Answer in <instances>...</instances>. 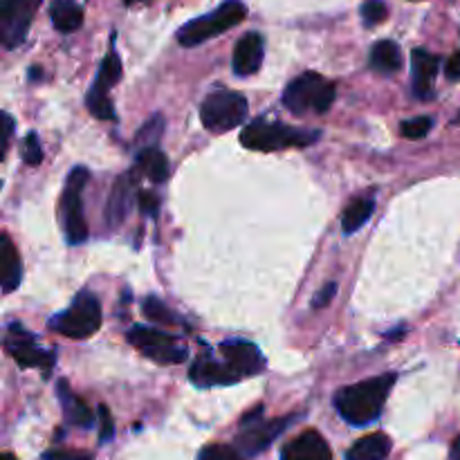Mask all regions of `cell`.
<instances>
[{"label":"cell","instance_id":"cell-1","mask_svg":"<svg viewBox=\"0 0 460 460\" xmlns=\"http://www.w3.org/2000/svg\"><path fill=\"white\" fill-rule=\"evenodd\" d=\"M395 382H398L395 373H385V376L344 386L335 394L337 413L353 427L371 425L382 416V409Z\"/></svg>","mask_w":460,"mask_h":460},{"label":"cell","instance_id":"cell-2","mask_svg":"<svg viewBox=\"0 0 460 460\" xmlns=\"http://www.w3.org/2000/svg\"><path fill=\"white\" fill-rule=\"evenodd\" d=\"M335 84L319 72H304L290 81L283 93V106L296 117L323 115L335 102Z\"/></svg>","mask_w":460,"mask_h":460},{"label":"cell","instance_id":"cell-3","mask_svg":"<svg viewBox=\"0 0 460 460\" xmlns=\"http://www.w3.org/2000/svg\"><path fill=\"white\" fill-rule=\"evenodd\" d=\"M319 139V130L292 128L279 121H252L243 128L241 144L250 151H286V148H301L314 144Z\"/></svg>","mask_w":460,"mask_h":460},{"label":"cell","instance_id":"cell-4","mask_svg":"<svg viewBox=\"0 0 460 460\" xmlns=\"http://www.w3.org/2000/svg\"><path fill=\"white\" fill-rule=\"evenodd\" d=\"M247 16V7L241 0H225L220 7H216L214 12L205 13L200 18H193V21L184 22L178 30V43L184 48H193V45H200L205 40L214 39V36L225 34L232 27L241 25Z\"/></svg>","mask_w":460,"mask_h":460},{"label":"cell","instance_id":"cell-5","mask_svg":"<svg viewBox=\"0 0 460 460\" xmlns=\"http://www.w3.org/2000/svg\"><path fill=\"white\" fill-rule=\"evenodd\" d=\"M247 99L236 90L218 88L200 103V119L209 133H227L247 119Z\"/></svg>","mask_w":460,"mask_h":460},{"label":"cell","instance_id":"cell-6","mask_svg":"<svg viewBox=\"0 0 460 460\" xmlns=\"http://www.w3.org/2000/svg\"><path fill=\"white\" fill-rule=\"evenodd\" d=\"M49 328L67 340H88L102 328V305L93 292H79L66 313L52 317Z\"/></svg>","mask_w":460,"mask_h":460},{"label":"cell","instance_id":"cell-7","mask_svg":"<svg viewBox=\"0 0 460 460\" xmlns=\"http://www.w3.org/2000/svg\"><path fill=\"white\" fill-rule=\"evenodd\" d=\"M88 180V169L85 166H75L70 175H67L66 189H63L61 223L63 232H66V241L70 245H81V243L88 241V223H85L84 200H81V193H84Z\"/></svg>","mask_w":460,"mask_h":460},{"label":"cell","instance_id":"cell-8","mask_svg":"<svg viewBox=\"0 0 460 460\" xmlns=\"http://www.w3.org/2000/svg\"><path fill=\"white\" fill-rule=\"evenodd\" d=\"M126 340L133 349H137L144 358L153 359L162 367H173V364H182L187 359L189 350L187 346L180 344L178 337L166 335V332L157 331V328L148 326H133L126 332Z\"/></svg>","mask_w":460,"mask_h":460},{"label":"cell","instance_id":"cell-9","mask_svg":"<svg viewBox=\"0 0 460 460\" xmlns=\"http://www.w3.org/2000/svg\"><path fill=\"white\" fill-rule=\"evenodd\" d=\"M261 413H263V407L254 409L252 413H247L243 418L241 436L236 440V447L241 449L245 456H259L261 452L270 447L292 422L296 420L295 416L288 418H274V420H261Z\"/></svg>","mask_w":460,"mask_h":460},{"label":"cell","instance_id":"cell-10","mask_svg":"<svg viewBox=\"0 0 460 460\" xmlns=\"http://www.w3.org/2000/svg\"><path fill=\"white\" fill-rule=\"evenodd\" d=\"M4 350L21 368H43L45 376L52 371L54 362H57L54 350H45L43 346H39L34 335H30L16 322L9 323L7 335H4Z\"/></svg>","mask_w":460,"mask_h":460},{"label":"cell","instance_id":"cell-11","mask_svg":"<svg viewBox=\"0 0 460 460\" xmlns=\"http://www.w3.org/2000/svg\"><path fill=\"white\" fill-rule=\"evenodd\" d=\"M119 79H121V58L115 49H111V52L103 57L102 67H99L97 72V79H94L93 88L88 90V97H85V106H88V111L93 112L94 117H99V119L103 121L117 119L115 106H112L108 93H111V88Z\"/></svg>","mask_w":460,"mask_h":460},{"label":"cell","instance_id":"cell-12","mask_svg":"<svg viewBox=\"0 0 460 460\" xmlns=\"http://www.w3.org/2000/svg\"><path fill=\"white\" fill-rule=\"evenodd\" d=\"M40 0H3L0 4V40L7 49L18 48L27 39Z\"/></svg>","mask_w":460,"mask_h":460},{"label":"cell","instance_id":"cell-13","mask_svg":"<svg viewBox=\"0 0 460 460\" xmlns=\"http://www.w3.org/2000/svg\"><path fill=\"white\" fill-rule=\"evenodd\" d=\"M223 359L238 373L241 377L259 376L265 371V358L252 341L245 340H227L220 344Z\"/></svg>","mask_w":460,"mask_h":460},{"label":"cell","instance_id":"cell-14","mask_svg":"<svg viewBox=\"0 0 460 460\" xmlns=\"http://www.w3.org/2000/svg\"><path fill=\"white\" fill-rule=\"evenodd\" d=\"M189 380L196 385L198 389H211V386H229L241 382L243 377L229 367L227 362H218V359L209 358V355H200L193 362L191 371H189Z\"/></svg>","mask_w":460,"mask_h":460},{"label":"cell","instance_id":"cell-15","mask_svg":"<svg viewBox=\"0 0 460 460\" xmlns=\"http://www.w3.org/2000/svg\"><path fill=\"white\" fill-rule=\"evenodd\" d=\"M135 191H137V169L128 171V173H121L115 180L111 189V196L106 202V223L111 229H117L124 223L126 214L130 209V202H133Z\"/></svg>","mask_w":460,"mask_h":460},{"label":"cell","instance_id":"cell-16","mask_svg":"<svg viewBox=\"0 0 460 460\" xmlns=\"http://www.w3.org/2000/svg\"><path fill=\"white\" fill-rule=\"evenodd\" d=\"M281 460H332V452L317 429H305L281 449Z\"/></svg>","mask_w":460,"mask_h":460},{"label":"cell","instance_id":"cell-17","mask_svg":"<svg viewBox=\"0 0 460 460\" xmlns=\"http://www.w3.org/2000/svg\"><path fill=\"white\" fill-rule=\"evenodd\" d=\"M265 57V40L263 36L250 31L243 36L234 48L232 67L238 76H252L261 70Z\"/></svg>","mask_w":460,"mask_h":460},{"label":"cell","instance_id":"cell-18","mask_svg":"<svg viewBox=\"0 0 460 460\" xmlns=\"http://www.w3.org/2000/svg\"><path fill=\"white\" fill-rule=\"evenodd\" d=\"M411 81H413V94L418 99H431L434 97V84H436V75H438L440 67V58L436 54L427 52V49L418 48L413 49L411 54Z\"/></svg>","mask_w":460,"mask_h":460},{"label":"cell","instance_id":"cell-19","mask_svg":"<svg viewBox=\"0 0 460 460\" xmlns=\"http://www.w3.org/2000/svg\"><path fill=\"white\" fill-rule=\"evenodd\" d=\"M22 281V265L21 256H18L16 245L12 243V238L7 234L0 236V283H3V292L16 290Z\"/></svg>","mask_w":460,"mask_h":460},{"label":"cell","instance_id":"cell-20","mask_svg":"<svg viewBox=\"0 0 460 460\" xmlns=\"http://www.w3.org/2000/svg\"><path fill=\"white\" fill-rule=\"evenodd\" d=\"M57 389H58V400H61V407H63V418H66L67 425L81 427V429H90V427L94 425L93 409H90L79 395L72 394L66 380L58 382Z\"/></svg>","mask_w":460,"mask_h":460},{"label":"cell","instance_id":"cell-21","mask_svg":"<svg viewBox=\"0 0 460 460\" xmlns=\"http://www.w3.org/2000/svg\"><path fill=\"white\" fill-rule=\"evenodd\" d=\"M391 438L382 431L377 434H368L364 438H359L358 443H353V447L346 452V460H386L391 454Z\"/></svg>","mask_w":460,"mask_h":460},{"label":"cell","instance_id":"cell-22","mask_svg":"<svg viewBox=\"0 0 460 460\" xmlns=\"http://www.w3.org/2000/svg\"><path fill=\"white\" fill-rule=\"evenodd\" d=\"M49 16L61 34H70L84 25V9L75 0H54L49 7Z\"/></svg>","mask_w":460,"mask_h":460},{"label":"cell","instance_id":"cell-23","mask_svg":"<svg viewBox=\"0 0 460 460\" xmlns=\"http://www.w3.org/2000/svg\"><path fill=\"white\" fill-rule=\"evenodd\" d=\"M137 171H142L151 182H166L171 173L169 160H166L164 153L157 146L144 148V151L137 153Z\"/></svg>","mask_w":460,"mask_h":460},{"label":"cell","instance_id":"cell-24","mask_svg":"<svg viewBox=\"0 0 460 460\" xmlns=\"http://www.w3.org/2000/svg\"><path fill=\"white\" fill-rule=\"evenodd\" d=\"M371 67L382 75H394L402 67V52L394 40H377L371 49Z\"/></svg>","mask_w":460,"mask_h":460},{"label":"cell","instance_id":"cell-25","mask_svg":"<svg viewBox=\"0 0 460 460\" xmlns=\"http://www.w3.org/2000/svg\"><path fill=\"white\" fill-rule=\"evenodd\" d=\"M373 209H376V200H373V198H358V200L350 202L344 209V216H341V227H344V232H358V229L362 227V225H367V220L371 218Z\"/></svg>","mask_w":460,"mask_h":460},{"label":"cell","instance_id":"cell-26","mask_svg":"<svg viewBox=\"0 0 460 460\" xmlns=\"http://www.w3.org/2000/svg\"><path fill=\"white\" fill-rule=\"evenodd\" d=\"M164 133V117L153 115L151 119L144 121V126L139 128V133L135 135V146H137V153L144 151V148H153L157 144V139Z\"/></svg>","mask_w":460,"mask_h":460},{"label":"cell","instance_id":"cell-27","mask_svg":"<svg viewBox=\"0 0 460 460\" xmlns=\"http://www.w3.org/2000/svg\"><path fill=\"white\" fill-rule=\"evenodd\" d=\"M198 460H245V454H243L238 447H234V445L211 443L200 449Z\"/></svg>","mask_w":460,"mask_h":460},{"label":"cell","instance_id":"cell-28","mask_svg":"<svg viewBox=\"0 0 460 460\" xmlns=\"http://www.w3.org/2000/svg\"><path fill=\"white\" fill-rule=\"evenodd\" d=\"M142 310H144V314H146V319H151V322L166 323V326L175 323V314L171 313L169 305H166L164 301L155 299V296H148V299L144 301Z\"/></svg>","mask_w":460,"mask_h":460},{"label":"cell","instance_id":"cell-29","mask_svg":"<svg viewBox=\"0 0 460 460\" xmlns=\"http://www.w3.org/2000/svg\"><path fill=\"white\" fill-rule=\"evenodd\" d=\"M362 21L367 27H376L380 25V22L386 21V16H389V9H386V3L385 0H367V3L362 4Z\"/></svg>","mask_w":460,"mask_h":460},{"label":"cell","instance_id":"cell-30","mask_svg":"<svg viewBox=\"0 0 460 460\" xmlns=\"http://www.w3.org/2000/svg\"><path fill=\"white\" fill-rule=\"evenodd\" d=\"M434 126V119L431 117H413V119L402 121L400 126V135L407 139H422Z\"/></svg>","mask_w":460,"mask_h":460},{"label":"cell","instance_id":"cell-31","mask_svg":"<svg viewBox=\"0 0 460 460\" xmlns=\"http://www.w3.org/2000/svg\"><path fill=\"white\" fill-rule=\"evenodd\" d=\"M22 160L30 166H39L43 162V148L36 133H27V137L22 139Z\"/></svg>","mask_w":460,"mask_h":460},{"label":"cell","instance_id":"cell-32","mask_svg":"<svg viewBox=\"0 0 460 460\" xmlns=\"http://www.w3.org/2000/svg\"><path fill=\"white\" fill-rule=\"evenodd\" d=\"M99 440L102 443H108L115 436V422H112L111 411H108L106 404H99Z\"/></svg>","mask_w":460,"mask_h":460},{"label":"cell","instance_id":"cell-33","mask_svg":"<svg viewBox=\"0 0 460 460\" xmlns=\"http://www.w3.org/2000/svg\"><path fill=\"white\" fill-rule=\"evenodd\" d=\"M43 460H93V454L79 449H49L43 454Z\"/></svg>","mask_w":460,"mask_h":460},{"label":"cell","instance_id":"cell-34","mask_svg":"<svg viewBox=\"0 0 460 460\" xmlns=\"http://www.w3.org/2000/svg\"><path fill=\"white\" fill-rule=\"evenodd\" d=\"M137 198H139V207H142L144 214L151 216V218H155L157 209H160V198H157L153 191H139Z\"/></svg>","mask_w":460,"mask_h":460},{"label":"cell","instance_id":"cell-35","mask_svg":"<svg viewBox=\"0 0 460 460\" xmlns=\"http://www.w3.org/2000/svg\"><path fill=\"white\" fill-rule=\"evenodd\" d=\"M337 292V283H326V288H322V290L314 295L313 299V308L319 310V308H326L328 304H331V299L335 296Z\"/></svg>","mask_w":460,"mask_h":460},{"label":"cell","instance_id":"cell-36","mask_svg":"<svg viewBox=\"0 0 460 460\" xmlns=\"http://www.w3.org/2000/svg\"><path fill=\"white\" fill-rule=\"evenodd\" d=\"M445 75H447V79L452 81L460 79V49L454 54V57H449L447 66H445Z\"/></svg>","mask_w":460,"mask_h":460},{"label":"cell","instance_id":"cell-37","mask_svg":"<svg viewBox=\"0 0 460 460\" xmlns=\"http://www.w3.org/2000/svg\"><path fill=\"white\" fill-rule=\"evenodd\" d=\"M3 155H7V148H9V139H12V133H13V119L7 115V112H3Z\"/></svg>","mask_w":460,"mask_h":460},{"label":"cell","instance_id":"cell-38","mask_svg":"<svg viewBox=\"0 0 460 460\" xmlns=\"http://www.w3.org/2000/svg\"><path fill=\"white\" fill-rule=\"evenodd\" d=\"M452 460H460V436L452 445Z\"/></svg>","mask_w":460,"mask_h":460},{"label":"cell","instance_id":"cell-39","mask_svg":"<svg viewBox=\"0 0 460 460\" xmlns=\"http://www.w3.org/2000/svg\"><path fill=\"white\" fill-rule=\"evenodd\" d=\"M0 460H18V458L13 456L12 452H4V454H3V458H0Z\"/></svg>","mask_w":460,"mask_h":460},{"label":"cell","instance_id":"cell-40","mask_svg":"<svg viewBox=\"0 0 460 460\" xmlns=\"http://www.w3.org/2000/svg\"><path fill=\"white\" fill-rule=\"evenodd\" d=\"M126 4H135V3H146V0H124Z\"/></svg>","mask_w":460,"mask_h":460},{"label":"cell","instance_id":"cell-41","mask_svg":"<svg viewBox=\"0 0 460 460\" xmlns=\"http://www.w3.org/2000/svg\"><path fill=\"white\" fill-rule=\"evenodd\" d=\"M454 121H456V124H460V111H458V115H456V119H454Z\"/></svg>","mask_w":460,"mask_h":460}]
</instances>
